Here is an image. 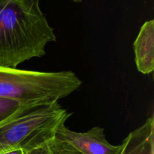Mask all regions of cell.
<instances>
[{
	"mask_svg": "<svg viewBox=\"0 0 154 154\" xmlns=\"http://www.w3.org/2000/svg\"><path fill=\"white\" fill-rule=\"evenodd\" d=\"M40 0H0V66L17 68L46 54L57 37Z\"/></svg>",
	"mask_w": 154,
	"mask_h": 154,
	"instance_id": "6da1fadb",
	"label": "cell"
},
{
	"mask_svg": "<svg viewBox=\"0 0 154 154\" xmlns=\"http://www.w3.org/2000/svg\"><path fill=\"white\" fill-rule=\"evenodd\" d=\"M72 114L59 102L24 105L0 123V154L14 150L29 151L55 138Z\"/></svg>",
	"mask_w": 154,
	"mask_h": 154,
	"instance_id": "7a4b0ae2",
	"label": "cell"
},
{
	"mask_svg": "<svg viewBox=\"0 0 154 154\" xmlns=\"http://www.w3.org/2000/svg\"><path fill=\"white\" fill-rule=\"evenodd\" d=\"M82 84L71 71L38 72L0 66V97L23 105L59 102L78 90Z\"/></svg>",
	"mask_w": 154,
	"mask_h": 154,
	"instance_id": "3957f363",
	"label": "cell"
},
{
	"mask_svg": "<svg viewBox=\"0 0 154 154\" xmlns=\"http://www.w3.org/2000/svg\"><path fill=\"white\" fill-rule=\"evenodd\" d=\"M56 137L66 141L81 154H118L120 145H113L108 142L105 129L99 126L92 128L87 132H75L63 125Z\"/></svg>",
	"mask_w": 154,
	"mask_h": 154,
	"instance_id": "277c9868",
	"label": "cell"
},
{
	"mask_svg": "<svg viewBox=\"0 0 154 154\" xmlns=\"http://www.w3.org/2000/svg\"><path fill=\"white\" fill-rule=\"evenodd\" d=\"M135 61L138 72L144 75L154 70V20L144 23L133 44Z\"/></svg>",
	"mask_w": 154,
	"mask_h": 154,
	"instance_id": "5b68a950",
	"label": "cell"
},
{
	"mask_svg": "<svg viewBox=\"0 0 154 154\" xmlns=\"http://www.w3.org/2000/svg\"><path fill=\"white\" fill-rule=\"evenodd\" d=\"M118 154H154V117L131 132L120 144Z\"/></svg>",
	"mask_w": 154,
	"mask_h": 154,
	"instance_id": "8992f818",
	"label": "cell"
},
{
	"mask_svg": "<svg viewBox=\"0 0 154 154\" xmlns=\"http://www.w3.org/2000/svg\"><path fill=\"white\" fill-rule=\"evenodd\" d=\"M27 154H81L66 141L55 138L27 151Z\"/></svg>",
	"mask_w": 154,
	"mask_h": 154,
	"instance_id": "52a82bcc",
	"label": "cell"
},
{
	"mask_svg": "<svg viewBox=\"0 0 154 154\" xmlns=\"http://www.w3.org/2000/svg\"><path fill=\"white\" fill-rule=\"evenodd\" d=\"M23 105L14 99L0 97V123L14 114Z\"/></svg>",
	"mask_w": 154,
	"mask_h": 154,
	"instance_id": "ba28073f",
	"label": "cell"
},
{
	"mask_svg": "<svg viewBox=\"0 0 154 154\" xmlns=\"http://www.w3.org/2000/svg\"><path fill=\"white\" fill-rule=\"evenodd\" d=\"M1 154H27V152L23 150H11V151H7L5 152V153H2Z\"/></svg>",
	"mask_w": 154,
	"mask_h": 154,
	"instance_id": "9c48e42d",
	"label": "cell"
},
{
	"mask_svg": "<svg viewBox=\"0 0 154 154\" xmlns=\"http://www.w3.org/2000/svg\"><path fill=\"white\" fill-rule=\"evenodd\" d=\"M72 1H74V2H81V0H72Z\"/></svg>",
	"mask_w": 154,
	"mask_h": 154,
	"instance_id": "30bf717a",
	"label": "cell"
}]
</instances>
